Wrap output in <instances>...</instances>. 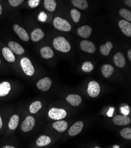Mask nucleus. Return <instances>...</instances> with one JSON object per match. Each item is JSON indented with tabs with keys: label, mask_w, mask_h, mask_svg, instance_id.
Segmentation results:
<instances>
[{
	"label": "nucleus",
	"mask_w": 131,
	"mask_h": 148,
	"mask_svg": "<svg viewBox=\"0 0 131 148\" xmlns=\"http://www.w3.org/2000/svg\"><path fill=\"white\" fill-rule=\"evenodd\" d=\"M113 62L117 67L120 68L124 67L126 64L125 57L124 54L120 52L116 53L113 57Z\"/></svg>",
	"instance_id": "2eb2a0df"
},
{
	"label": "nucleus",
	"mask_w": 131,
	"mask_h": 148,
	"mask_svg": "<svg viewBox=\"0 0 131 148\" xmlns=\"http://www.w3.org/2000/svg\"><path fill=\"white\" fill-rule=\"evenodd\" d=\"M114 110H115V108H113V107H110L109 108V109L108 110V112H107V115L109 117H112V115H113V113L114 112Z\"/></svg>",
	"instance_id": "e433bc0d"
},
{
	"label": "nucleus",
	"mask_w": 131,
	"mask_h": 148,
	"mask_svg": "<svg viewBox=\"0 0 131 148\" xmlns=\"http://www.w3.org/2000/svg\"><path fill=\"white\" fill-rule=\"evenodd\" d=\"M119 14L122 17L129 22L131 21V11L129 10L126 8H121L119 10Z\"/></svg>",
	"instance_id": "c756f323"
},
{
	"label": "nucleus",
	"mask_w": 131,
	"mask_h": 148,
	"mask_svg": "<svg viewBox=\"0 0 131 148\" xmlns=\"http://www.w3.org/2000/svg\"><path fill=\"white\" fill-rule=\"evenodd\" d=\"M54 48L59 51L68 53L71 50V45L69 41L64 37L59 36L54 38L53 41Z\"/></svg>",
	"instance_id": "f257e3e1"
},
{
	"label": "nucleus",
	"mask_w": 131,
	"mask_h": 148,
	"mask_svg": "<svg viewBox=\"0 0 131 148\" xmlns=\"http://www.w3.org/2000/svg\"><path fill=\"white\" fill-rule=\"evenodd\" d=\"M52 127L58 132H63L67 130L68 123L64 121H59L54 122L52 124Z\"/></svg>",
	"instance_id": "5701e85b"
},
{
	"label": "nucleus",
	"mask_w": 131,
	"mask_h": 148,
	"mask_svg": "<svg viewBox=\"0 0 131 148\" xmlns=\"http://www.w3.org/2000/svg\"><path fill=\"white\" fill-rule=\"evenodd\" d=\"M130 118L127 115H117L113 119V123L119 126L127 125L130 123Z\"/></svg>",
	"instance_id": "f8f14e48"
},
{
	"label": "nucleus",
	"mask_w": 131,
	"mask_h": 148,
	"mask_svg": "<svg viewBox=\"0 0 131 148\" xmlns=\"http://www.w3.org/2000/svg\"><path fill=\"white\" fill-rule=\"evenodd\" d=\"M125 3L126 6L129 7H131V0H125Z\"/></svg>",
	"instance_id": "4c0bfd02"
},
{
	"label": "nucleus",
	"mask_w": 131,
	"mask_h": 148,
	"mask_svg": "<svg viewBox=\"0 0 131 148\" xmlns=\"http://www.w3.org/2000/svg\"><path fill=\"white\" fill-rule=\"evenodd\" d=\"M100 88L98 82L91 81L89 83L88 87V93L92 97H97L100 93Z\"/></svg>",
	"instance_id": "423d86ee"
},
{
	"label": "nucleus",
	"mask_w": 131,
	"mask_h": 148,
	"mask_svg": "<svg viewBox=\"0 0 131 148\" xmlns=\"http://www.w3.org/2000/svg\"><path fill=\"white\" fill-rule=\"evenodd\" d=\"M42 108V103L40 101H35L33 102L29 108V110L31 113H36Z\"/></svg>",
	"instance_id": "cd10ccee"
},
{
	"label": "nucleus",
	"mask_w": 131,
	"mask_h": 148,
	"mask_svg": "<svg viewBox=\"0 0 131 148\" xmlns=\"http://www.w3.org/2000/svg\"><path fill=\"white\" fill-rule=\"evenodd\" d=\"M71 3L75 7L82 10H85L89 7L87 0H71Z\"/></svg>",
	"instance_id": "aec40b11"
},
{
	"label": "nucleus",
	"mask_w": 131,
	"mask_h": 148,
	"mask_svg": "<svg viewBox=\"0 0 131 148\" xmlns=\"http://www.w3.org/2000/svg\"><path fill=\"white\" fill-rule=\"evenodd\" d=\"M66 100L68 102H69L70 104L74 106H79L81 102H82V98L80 96L78 95H69L67 98Z\"/></svg>",
	"instance_id": "f3484780"
},
{
	"label": "nucleus",
	"mask_w": 131,
	"mask_h": 148,
	"mask_svg": "<svg viewBox=\"0 0 131 148\" xmlns=\"http://www.w3.org/2000/svg\"><path fill=\"white\" fill-rule=\"evenodd\" d=\"M45 33L41 29L36 28L33 30L31 34V39L33 41L37 42L43 38Z\"/></svg>",
	"instance_id": "6ab92c4d"
},
{
	"label": "nucleus",
	"mask_w": 131,
	"mask_h": 148,
	"mask_svg": "<svg viewBox=\"0 0 131 148\" xmlns=\"http://www.w3.org/2000/svg\"><path fill=\"white\" fill-rule=\"evenodd\" d=\"M20 117L17 114H14L10 118V120L8 122V127L11 130H15L17 127L19 123Z\"/></svg>",
	"instance_id": "a878e982"
},
{
	"label": "nucleus",
	"mask_w": 131,
	"mask_h": 148,
	"mask_svg": "<svg viewBox=\"0 0 131 148\" xmlns=\"http://www.w3.org/2000/svg\"><path fill=\"white\" fill-rule=\"evenodd\" d=\"M81 49L86 53H94L96 50V47L95 44L88 40H82L80 43Z\"/></svg>",
	"instance_id": "6e6552de"
},
{
	"label": "nucleus",
	"mask_w": 131,
	"mask_h": 148,
	"mask_svg": "<svg viewBox=\"0 0 131 148\" xmlns=\"http://www.w3.org/2000/svg\"><path fill=\"white\" fill-rule=\"evenodd\" d=\"M128 57L129 58V61H131V50L129 49L128 51Z\"/></svg>",
	"instance_id": "58836bf2"
},
{
	"label": "nucleus",
	"mask_w": 131,
	"mask_h": 148,
	"mask_svg": "<svg viewBox=\"0 0 131 148\" xmlns=\"http://www.w3.org/2000/svg\"><path fill=\"white\" fill-rule=\"evenodd\" d=\"M0 65H1V60H0Z\"/></svg>",
	"instance_id": "c03bdc74"
},
{
	"label": "nucleus",
	"mask_w": 131,
	"mask_h": 148,
	"mask_svg": "<svg viewBox=\"0 0 131 148\" xmlns=\"http://www.w3.org/2000/svg\"><path fill=\"white\" fill-rule=\"evenodd\" d=\"M113 48V44L111 41H107L105 44L100 47V51L104 56H108Z\"/></svg>",
	"instance_id": "4be33fe9"
},
{
	"label": "nucleus",
	"mask_w": 131,
	"mask_h": 148,
	"mask_svg": "<svg viewBox=\"0 0 131 148\" xmlns=\"http://www.w3.org/2000/svg\"><path fill=\"white\" fill-rule=\"evenodd\" d=\"M70 14L72 20L74 21V23H78L79 21L81 16V14L80 11L76 8H73L71 10Z\"/></svg>",
	"instance_id": "c85d7f7f"
},
{
	"label": "nucleus",
	"mask_w": 131,
	"mask_h": 148,
	"mask_svg": "<svg viewBox=\"0 0 131 148\" xmlns=\"http://www.w3.org/2000/svg\"><path fill=\"white\" fill-rule=\"evenodd\" d=\"M3 147H4V148H15V147H14V146H9V145L4 146Z\"/></svg>",
	"instance_id": "a19ab883"
},
{
	"label": "nucleus",
	"mask_w": 131,
	"mask_h": 148,
	"mask_svg": "<svg viewBox=\"0 0 131 148\" xmlns=\"http://www.w3.org/2000/svg\"><path fill=\"white\" fill-rule=\"evenodd\" d=\"M48 115L53 120L58 121L64 119L67 116V112L62 109L52 108L50 110Z\"/></svg>",
	"instance_id": "20e7f679"
},
{
	"label": "nucleus",
	"mask_w": 131,
	"mask_h": 148,
	"mask_svg": "<svg viewBox=\"0 0 131 148\" xmlns=\"http://www.w3.org/2000/svg\"><path fill=\"white\" fill-rule=\"evenodd\" d=\"M21 67L26 76H31L35 73V69L32 62L28 57H23L20 61Z\"/></svg>",
	"instance_id": "7ed1b4c3"
},
{
	"label": "nucleus",
	"mask_w": 131,
	"mask_h": 148,
	"mask_svg": "<svg viewBox=\"0 0 131 148\" xmlns=\"http://www.w3.org/2000/svg\"><path fill=\"white\" fill-rule=\"evenodd\" d=\"M83 127V123L82 121H78L72 125L69 129L68 134L71 136H74L78 135L82 131Z\"/></svg>",
	"instance_id": "ddd939ff"
},
{
	"label": "nucleus",
	"mask_w": 131,
	"mask_h": 148,
	"mask_svg": "<svg viewBox=\"0 0 131 148\" xmlns=\"http://www.w3.org/2000/svg\"><path fill=\"white\" fill-rule=\"evenodd\" d=\"M3 127V121H2V118L0 116V129H1Z\"/></svg>",
	"instance_id": "ea45409f"
},
{
	"label": "nucleus",
	"mask_w": 131,
	"mask_h": 148,
	"mask_svg": "<svg viewBox=\"0 0 131 148\" xmlns=\"http://www.w3.org/2000/svg\"><path fill=\"white\" fill-rule=\"evenodd\" d=\"M82 69L85 72H91L94 69V66L90 62H85L82 66Z\"/></svg>",
	"instance_id": "2f4dec72"
},
{
	"label": "nucleus",
	"mask_w": 131,
	"mask_h": 148,
	"mask_svg": "<svg viewBox=\"0 0 131 148\" xmlns=\"http://www.w3.org/2000/svg\"><path fill=\"white\" fill-rule=\"evenodd\" d=\"M92 32V28L88 25H85L80 27L77 30L78 36L83 38H89Z\"/></svg>",
	"instance_id": "9d476101"
},
{
	"label": "nucleus",
	"mask_w": 131,
	"mask_h": 148,
	"mask_svg": "<svg viewBox=\"0 0 131 148\" xmlns=\"http://www.w3.org/2000/svg\"><path fill=\"white\" fill-rule=\"evenodd\" d=\"M51 142V139L49 136L46 135H42L37 139L36 144L39 147H42L48 145Z\"/></svg>",
	"instance_id": "393cba45"
},
{
	"label": "nucleus",
	"mask_w": 131,
	"mask_h": 148,
	"mask_svg": "<svg viewBox=\"0 0 131 148\" xmlns=\"http://www.w3.org/2000/svg\"><path fill=\"white\" fill-rule=\"evenodd\" d=\"M40 54L43 58L50 59L54 57V53L50 47L44 46L41 49Z\"/></svg>",
	"instance_id": "a211bd4d"
},
{
	"label": "nucleus",
	"mask_w": 131,
	"mask_h": 148,
	"mask_svg": "<svg viewBox=\"0 0 131 148\" xmlns=\"http://www.w3.org/2000/svg\"><path fill=\"white\" fill-rule=\"evenodd\" d=\"M13 29L15 33L18 35V36L20 37L21 40H22L24 41H28L30 40L29 38V36L26 32L25 29L20 26L18 24H14L13 25Z\"/></svg>",
	"instance_id": "0eeeda50"
},
{
	"label": "nucleus",
	"mask_w": 131,
	"mask_h": 148,
	"mask_svg": "<svg viewBox=\"0 0 131 148\" xmlns=\"http://www.w3.org/2000/svg\"><path fill=\"white\" fill-rule=\"evenodd\" d=\"M43 5L47 10L53 12L56 8V2L55 0H43Z\"/></svg>",
	"instance_id": "bb28decb"
},
{
	"label": "nucleus",
	"mask_w": 131,
	"mask_h": 148,
	"mask_svg": "<svg viewBox=\"0 0 131 148\" xmlns=\"http://www.w3.org/2000/svg\"><path fill=\"white\" fill-rule=\"evenodd\" d=\"M121 111L124 114V115H128L129 113V108L128 106H125L124 107L121 108Z\"/></svg>",
	"instance_id": "f704fd0d"
},
{
	"label": "nucleus",
	"mask_w": 131,
	"mask_h": 148,
	"mask_svg": "<svg viewBox=\"0 0 131 148\" xmlns=\"http://www.w3.org/2000/svg\"><path fill=\"white\" fill-rule=\"evenodd\" d=\"M2 12H3V7L1 4H0V16L2 14Z\"/></svg>",
	"instance_id": "79ce46f5"
},
{
	"label": "nucleus",
	"mask_w": 131,
	"mask_h": 148,
	"mask_svg": "<svg viewBox=\"0 0 131 148\" xmlns=\"http://www.w3.org/2000/svg\"><path fill=\"white\" fill-rule=\"evenodd\" d=\"M39 3V0H30L29 1V4L31 7H35L38 6V5Z\"/></svg>",
	"instance_id": "c9c22d12"
},
{
	"label": "nucleus",
	"mask_w": 131,
	"mask_h": 148,
	"mask_svg": "<svg viewBox=\"0 0 131 148\" xmlns=\"http://www.w3.org/2000/svg\"><path fill=\"white\" fill-rule=\"evenodd\" d=\"M52 84V80L48 77H44L38 80L37 83V87L41 91L45 92L50 89Z\"/></svg>",
	"instance_id": "1a4fd4ad"
},
{
	"label": "nucleus",
	"mask_w": 131,
	"mask_h": 148,
	"mask_svg": "<svg viewBox=\"0 0 131 148\" xmlns=\"http://www.w3.org/2000/svg\"><path fill=\"white\" fill-rule=\"evenodd\" d=\"M8 1L10 5L13 7H17L22 4L24 0H8Z\"/></svg>",
	"instance_id": "473e14b6"
},
{
	"label": "nucleus",
	"mask_w": 131,
	"mask_h": 148,
	"mask_svg": "<svg viewBox=\"0 0 131 148\" xmlns=\"http://www.w3.org/2000/svg\"><path fill=\"white\" fill-rule=\"evenodd\" d=\"M102 73L105 78L110 77L114 71L113 67L111 64H105L102 67Z\"/></svg>",
	"instance_id": "b1692460"
},
{
	"label": "nucleus",
	"mask_w": 131,
	"mask_h": 148,
	"mask_svg": "<svg viewBox=\"0 0 131 148\" xmlns=\"http://www.w3.org/2000/svg\"><path fill=\"white\" fill-rule=\"evenodd\" d=\"M118 25L122 32L127 37L131 36V24L127 20H121L118 23Z\"/></svg>",
	"instance_id": "9b49d317"
},
{
	"label": "nucleus",
	"mask_w": 131,
	"mask_h": 148,
	"mask_svg": "<svg viewBox=\"0 0 131 148\" xmlns=\"http://www.w3.org/2000/svg\"><path fill=\"white\" fill-rule=\"evenodd\" d=\"M8 47L10 50L18 55H22L25 53L24 49L20 45V44L17 42L11 41L8 43Z\"/></svg>",
	"instance_id": "4468645a"
},
{
	"label": "nucleus",
	"mask_w": 131,
	"mask_h": 148,
	"mask_svg": "<svg viewBox=\"0 0 131 148\" xmlns=\"http://www.w3.org/2000/svg\"><path fill=\"white\" fill-rule=\"evenodd\" d=\"M112 147L113 148H119L120 146L119 145H113Z\"/></svg>",
	"instance_id": "37998d69"
},
{
	"label": "nucleus",
	"mask_w": 131,
	"mask_h": 148,
	"mask_svg": "<svg viewBox=\"0 0 131 148\" xmlns=\"http://www.w3.org/2000/svg\"><path fill=\"white\" fill-rule=\"evenodd\" d=\"M2 54L5 60H7L8 62H15L16 57L9 47H4L2 50Z\"/></svg>",
	"instance_id": "dca6fc26"
},
{
	"label": "nucleus",
	"mask_w": 131,
	"mask_h": 148,
	"mask_svg": "<svg viewBox=\"0 0 131 148\" xmlns=\"http://www.w3.org/2000/svg\"><path fill=\"white\" fill-rule=\"evenodd\" d=\"M53 24L54 27L60 31L69 32L71 29V25L70 23L60 17H56L54 19Z\"/></svg>",
	"instance_id": "f03ea898"
},
{
	"label": "nucleus",
	"mask_w": 131,
	"mask_h": 148,
	"mask_svg": "<svg viewBox=\"0 0 131 148\" xmlns=\"http://www.w3.org/2000/svg\"><path fill=\"white\" fill-rule=\"evenodd\" d=\"M47 15L45 12H42L39 14V19L41 21H45L47 20Z\"/></svg>",
	"instance_id": "72a5a7b5"
},
{
	"label": "nucleus",
	"mask_w": 131,
	"mask_h": 148,
	"mask_svg": "<svg viewBox=\"0 0 131 148\" xmlns=\"http://www.w3.org/2000/svg\"><path fill=\"white\" fill-rule=\"evenodd\" d=\"M121 136L127 139H131V129L130 127H126L121 130L120 132Z\"/></svg>",
	"instance_id": "7c9ffc66"
},
{
	"label": "nucleus",
	"mask_w": 131,
	"mask_h": 148,
	"mask_svg": "<svg viewBox=\"0 0 131 148\" xmlns=\"http://www.w3.org/2000/svg\"><path fill=\"white\" fill-rule=\"evenodd\" d=\"M11 85L8 82H3L0 83V97L7 95L11 90Z\"/></svg>",
	"instance_id": "412c9836"
},
{
	"label": "nucleus",
	"mask_w": 131,
	"mask_h": 148,
	"mask_svg": "<svg viewBox=\"0 0 131 148\" xmlns=\"http://www.w3.org/2000/svg\"><path fill=\"white\" fill-rule=\"evenodd\" d=\"M35 124L34 117L31 116H27L21 124V129L24 132H27L31 130Z\"/></svg>",
	"instance_id": "39448f33"
}]
</instances>
